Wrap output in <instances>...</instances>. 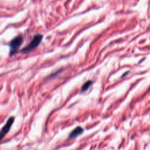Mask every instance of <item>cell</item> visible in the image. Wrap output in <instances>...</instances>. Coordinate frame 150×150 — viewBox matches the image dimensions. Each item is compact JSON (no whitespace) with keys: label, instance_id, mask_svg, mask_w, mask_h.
Segmentation results:
<instances>
[{"label":"cell","instance_id":"3","mask_svg":"<svg viewBox=\"0 0 150 150\" xmlns=\"http://www.w3.org/2000/svg\"><path fill=\"white\" fill-rule=\"evenodd\" d=\"M15 118L13 117H11L8 118L5 125L2 127V129L0 131V141L4 138V137L6 135V134L10 130L13 122H14Z\"/></svg>","mask_w":150,"mask_h":150},{"label":"cell","instance_id":"5","mask_svg":"<svg viewBox=\"0 0 150 150\" xmlns=\"http://www.w3.org/2000/svg\"><path fill=\"white\" fill-rule=\"evenodd\" d=\"M91 83H92V81H90V80H88V81H86V82L83 84V87H82V88H81L82 91H86V90L89 88V87L90 86V85L91 84Z\"/></svg>","mask_w":150,"mask_h":150},{"label":"cell","instance_id":"4","mask_svg":"<svg viewBox=\"0 0 150 150\" xmlns=\"http://www.w3.org/2000/svg\"><path fill=\"white\" fill-rule=\"evenodd\" d=\"M83 132V129L81 127H76L70 134L69 138L70 139H74L80 135Z\"/></svg>","mask_w":150,"mask_h":150},{"label":"cell","instance_id":"1","mask_svg":"<svg viewBox=\"0 0 150 150\" xmlns=\"http://www.w3.org/2000/svg\"><path fill=\"white\" fill-rule=\"evenodd\" d=\"M42 39H43V36L42 35H35L33 39H32V40L29 44V45L27 46L24 49H23L21 50V52L22 53H27L30 52L32 50L36 49L39 45Z\"/></svg>","mask_w":150,"mask_h":150},{"label":"cell","instance_id":"2","mask_svg":"<svg viewBox=\"0 0 150 150\" xmlns=\"http://www.w3.org/2000/svg\"><path fill=\"white\" fill-rule=\"evenodd\" d=\"M23 42V38L21 36H18L13 38L9 43L10 56L13 55L18 50Z\"/></svg>","mask_w":150,"mask_h":150}]
</instances>
